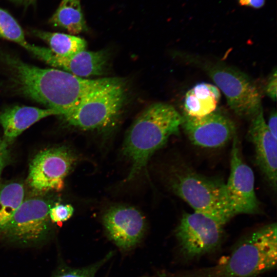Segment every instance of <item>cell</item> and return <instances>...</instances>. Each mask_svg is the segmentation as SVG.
Masks as SVG:
<instances>
[{"label": "cell", "mask_w": 277, "mask_h": 277, "mask_svg": "<svg viewBox=\"0 0 277 277\" xmlns=\"http://www.w3.org/2000/svg\"><path fill=\"white\" fill-rule=\"evenodd\" d=\"M24 197L25 189L22 183L0 181V238Z\"/></svg>", "instance_id": "cell-18"}, {"label": "cell", "mask_w": 277, "mask_h": 277, "mask_svg": "<svg viewBox=\"0 0 277 277\" xmlns=\"http://www.w3.org/2000/svg\"><path fill=\"white\" fill-rule=\"evenodd\" d=\"M9 144L4 138L0 137V177L3 169L10 162Z\"/></svg>", "instance_id": "cell-24"}, {"label": "cell", "mask_w": 277, "mask_h": 277, "mask_svg": "<svg viewBox=\"0 0 277 277\" xmlns=\"http://www.w3.org/2000/svg\"><path fill=\"white\" fill-rule=\"evenodd\" d=\"M25 48L52 66L82 78L102 75L109 57L105 50H85L71 56L65 57L54 54L48 48L29 43Z\"/></svg>", "instance_id": "cell-12"}, {"label": "cell", "mask_w": 277, "mask_h": 277, "mask_svg": "<svg viewBox=\"0 0 277 277\" xmlns=\"http://www.w3.org/2000/svg\"><path fill=\"white\" fill-rule=\"evenodd\" d=\"M182 122V114L165 103L151 104L138 114L127 133L122 149L131 162L127 181L146 167L153 153L171 136L179 133Z\"/></svg>", "instance_id": "cell-3"}, {"label": "cell", "mask_w": 277, "mask_h": 277, "mask_svg": "<svg viewBox=\"0 0 277 277\" xmlns=\"http://www.w3.org/2000/svg\"><path fill=\"white\" fill-rule=\"evenodd\" d=\"M276 109H273L271 111L267 126L268 129L273 136L277 140V132H276Z\"/></svg>", "instance_id": "cell-25"}, {"label": "cell", "mask_w": 277, "mask_h": 277, "mask_svg": "<svg viewBox=\"0 0 277 277\" xmlns=\"http://www.w3.org/2000/svg\"><path fill=\"white\" fill-rule=\"evenodd\" d=\"M49 22L72 35L87 30L80 0H62Z\"/></svg>", "instance_id": "cell-17"}, {"label": "cell", "mask_w": 277, "mask_h": 277, "mask_svg": "<svg viewBox=\"0 0 277 277\" xmlns=\"http://www.w3.org/2000/svg\"><path fill=\"white\" fill-rule=\"evenodd\" d=\"M11 1L25 6L34 4L36 0H10Z\"/></svg>", "instance_id": "cell-27"}, {"label": "cell", "mask_w": 277, "mask_h": 277, "mask_svg": "<svg viewBox=\"0 0 277 277\" xmlns=\"http://www.w3.org/2000/svg\"><path fill=\"white\" fill-rule=\"evenodd\" d=\"M220 97V91L215 85L197 84L186 93L183 113L192 117L207 115L215 111Z\"/></svg>", "instance_id": "cell-16"}, {"label": "cell", "mask_w": 277, "mask_h": 277, "mask_svg": "<svg viewBox=\"0 0 277 277\" xmlns=\"http://www.w3.org/2000/svg\"><path fill=\"white\" fill-rule=\"evenodd\" d=\"M276 223L265 225L241 238L222 263L174 277H256L276 266Z\"/></svg>", "instance_id": "cell-2"}, {"label": "cell", "mask_w": 277, "mask_h": 277, "mask_svg": "<svg viewBox=\"0 0 277 277\" xmlns=\"http://www.w3.org/2000/svg\"><path fill=\"white\" fill-rule=\"evenodd\" d=\"M224 226L207 214L184 213L175 231L183 259L190 261L214 251L222 243Z\"/></svg>", "instance_id": "cell-7"}, {"label": "cell", "mask_w": 277, "mask_h": 277, "mask_svg": "<svg viewBox=\"0 0 277 277\" xmlns=\"http://www.w3.org/2000/svg\"><path fill=\"white\" fill-rule=\"evenodd\" d=\"M238 2L241 6L249 7V0H238Z\"/></svg>", "instance_id": "cell-28"}, {"label": "cell", "mask_w": 277, "mask_h": 277, "mask_svg": "<svg viewBox=\"0 0 277 277\" xmlns=\"http://www.w3.org/2000/svg\"><path fill=\"white\" fill-rule=\"evenodd\" d=\"M232 142L230 174L225 183L229 208L234 216L240 214L258 213L260 206L254 191L253 172L243 161L236 135Z\"/></svg>", "instance_id": "cell-10"}, {"label": "cell", "mask_w": 277, "mask_h": 277, "mask_svg": "<svg viewBox=\"0 0 277 277\" xmlns=\"http://www.w3.org/2000/svg\"><path fill=\"white\" fill-rule=\"evenodd\" d=\"M126 97L125 81L112 77L89 93L63 117L69 125L84 130L105 129L117 121Z\"/></svg>", "instance_id": "cell-6"}, {"label": "cell", "mask_w": 277, "mask_h": 277, "mask_svg": "<svg viewBox=\"0 0 277 277\" xmlns=\"http://www.w3.org/2000/svg\"><path fill=\"white\" fill-rule=\"evenodd\" d=\"M0 37L15 42L24 48L28 44L17 22L7 11L1 7Z\"/></svg>", "instance_id": "cell-20"}, {"label": "cell", "mask_w": 277, "mask_h": 277, "mask_svg": "<svg viewBox=\"0 0 277 277\" xmlns=\"http://www.w3.org/2000/svg\"><path fill=\"white\" fill-rule=\"evenodd\" d=\"M103 221L109 237L119 248L124 250L136 245L145 230L143 215L133 207H112L105 212Z\"/></svg>", "instance_id": "cell-13"}, {"label": "cell", "mask_w": 277, "mask_h": 277, "mask_svg": "<svg viewBox=\"0 0 277 277\" xmlns=\"http://www.w3.org/2000/svg\"><path fill=\"white\" fill-rule=\"evenodd\" d=\"M74 213V208L70 204H56L51 207L49 216L52 223H60L69 219Z\"/></svg>", "instance_id": "cell-22"}, {"label": "cell", "mask_w": 277, "mask_h": 277, "mask_svg": "<svg viewBox=\"0 0 277 277\" xmlns=\"http://www.w3.org/2000/svg\"><path fill=\"white\" fill-rule=\"evenodd\" d=\"M184 59L203 69L224 93L230 109L239 117L250 120L262 109L261 96L254 82L245 73L221 62L194 55Z\"/></svg>", "instance_id": "cell-5"}, {"label": "cell", "mask_w": 277, "mask_h": 277, "mask_svg": "<svg viewBox=\"0 0 277 277\" xmlns=\"http://www.w3.org/2000/svg\"><path fill=\"white\" fill-rule=\"evenodd\" d=\"M32 32L46 42L49 49L59 56L70 57L86 49V41L75 35L38 30H33Z\"/></svg>", "instance_id": "cell-19"}, {"label": "cell", "mask_w": 277, "mask_h": 277, "mask_svg": "<svg viewBox=\"0 0 277 277\" xmlns=\"http://www.w3.org/2000/svg\"><path fill=\"white\" fill-rule=\"evenodd\" d=\"M51 207L50 202L40 196L24 199L0 238L26 246L43 243L51 229L49 216Z\"/></svg>", "instance_id": "cell-8"}, {"label": "cell", "mask_w": 277, "mask_h": 277, "mask_svg": "<svg viewBox=\"0 0 277 277\" xmlns=\"http://www.w3.org/2000/svg\"><path fill=\"white\" fill-rule=\"evenodd\" d=\"M247 138L254 148L257 166L269 186H277V140L269 131L262 109L250 120Z\"/></svg>", "instance_id": "cell-14"}, {"label": "cell", "mask_w": 277, "mask_h": 277, "mask_svg": "<svg viewBox=\"0 0 277 277\" xmlns=\"http://www.w3.org/2000/svg\"><path fill=\"white\" fill-rule=\"evenodd\" d=\"M170 184L173 192L194 211L210 215L224 225L234 216L228 203L225 183L220 180L205 176L183 164L173 170Z\"/></svg>", "instance_id": "cell-4"}, {"label": "cell", "mask_w": 277, "mask_h": 277, "mask_svg": "<svg viewBox=\"0 0 277 277\" xmlns=\"http://www.w3.org/2000/svg\"><path fill=\"white\" fill-rule=\"evenodd\" d=\"M110 252L101 261L82 268H65L58 270L52 277H94L101 267L112 256Z\"/></svg>", "instance_id": "cell-21"}, {"label": "cell", "mask_w": 277, "mask_h": 277, "mask_svg": "<svg viewBox=\"0 0 277 277\" xmlns=\"http://www.w3.org/2000/svg\"><path fill=\"white\" fill-rule=\"evenodd\" d=\"M14 87L23 95L40 103L62 116L69 113L89 93L112 77L89 80L54 68H41L0 52Z\"/></svg>", "instance_id": "cell-1"}, {"label": "cell", "mask_w": 277, "mask_h": 277, "mask_svg": "<svg viewBox=\"0 0 277 277\" xmlns=\"http://www.w3.org/2000/svg\"><path fill=\"white\" fill-rule=\"evenodd\" d=\"M181 127L194 145L207 148L221 147L236 135L234 123L218 111L202 117L182 113Z\"/></svg>", "instance_id": "cell-11"}, {"label": "cell", "mask_w": 277, "mask_h": 277, "mask_svg": "<svg viewBox=\"0 0 277 277\" xmlns=\"http://www.w3.org/2000/svg\"><path fill=\"white\" fill-rule=\"evenodd\" d=\"M75 154L65 146L48 148L39 152L32 160L27 181L37 193L60 191L65 179L75 164Z\"/></svg>", "instance_id": "cell-9"}, {"label": "cell", "mask_w": 277, "mask_h": 277, "mask_svg": "<svg viewBox=\"0 0 277 277\" xmlns=\"http://www.w3.org/2000/svg\"><path fill=\"white\" fill-rule=\"evenodd\" d=\"M265 0H249V7L260 9L264 6Z\"/></svg>", "instance_id": "cell-26"}, {"label": "cell", "mask_w": 277, "mask_h": 277, "mask_svg": "<svg viewBox=\"0 0 277 277\" xmlns=\"http://www.w3.org/2000/svg\"><path fill=\"white\" fill-rule=\"evenodd\" d=\"M58 115L51 109L15 106L0 112V125L4 131V138L10 144L24 131L46 117Z\"/></svg>", "instance_id": "cell-15"}, {"label": "cell", "mask_w": 277, "mask_h": 277, "mask_svg": "<svg viewBox=\"0 0 277 277\" xmlns=\"http://www.w3.org/2000/svg\"><path fill=\"white\" fill-rule=\"evenodd\" d=\"M277 71L274 68L270 74L265 86L266 94L272 101L276 100Z\"/></svg>", "instance_id": "cell-23"}]
</instances>
